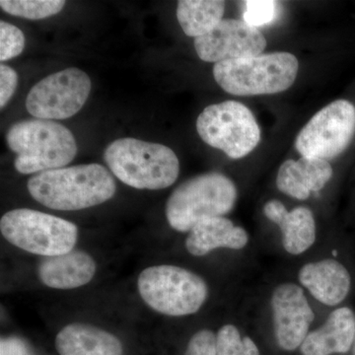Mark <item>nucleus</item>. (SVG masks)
Here are the masks:
<instances>
[{
  "mask_svg": "<svg viewBox=\"0 0 355 355\" xmlns=\"http://www.w3.org/2000/svg\"><path fill=\"white\" fill-rule=\"evenodd\" d=\"M28 191L51 209L81 210L108 202L116 191L113 175L92 163L39 173L30 178Z\"/></svg>",
  "mask_w": 355,
  "mask_h": 355,
  "instance_id": "obj_1",
  "label": "nucleus"
},
{
  "mask_svg": "<svg viewBox=\"0 0 355 355\" xmlns=\"http://www.w3.org/2000/svg\"><path fill=\"white\" fill-rule=\"evenodd\" d=\"M104 159L114 176L137 190L169 188L180 174L179 159L171 148L132 137L110 144Z\"/></svg>",
  "mask_w": 355,
  "mask_h": 355,
  "instance_id": "obj_2",
  "label": "nucleus"
},
{
  "mask_svg": "<svg viewBox=\"0 0 355 355\" xmlns=\"http://www.w3.org/2000/svg\"><path fill=\"white\" fill-rule=\"evenodd\" d=\"M9 149L17 154L14 167L21 174L60 169L77 153L76 137L69 128L53 121H21L6 133Z\"/></svg>",
  "mask_w": 355,
  "mask_h": 355,
  "instance_id": "obj_3",
  "label": "nucleus"
},
{
  "mask_svg": "<svg viewBox=\"0 0 355 355\" xmlns=\"http://www.w3.org/2000/svg\"><path fill=\"white\" fill-rule=\"evenodd\" d=\"M237 198V188L230 178L221 173H205L175 189L166 203V218L178 232H190L203 219L232 211Z\"/></svg>",
  "mask_w": 355,
  "mask_h": 355,
  "instance_id": "obj_4",
  "label": "nucleus"
},
{
  "mask_svg": "<svg viewBox=\"0 0 355 355\" xmlns=\"http://www.w3.org/2000/svg\"><path fill=\"white\" fill-rule=\"evenodd\" d=\"M298 67L297 58L292 53H266L217 62L214 76L229 94H277L291 87L297 77Z\"/></svg>",
  "mask_w": 355,
  "mask_h": 355,
  "instance_id": "obj_5",
  "label": "nucleus"
},
{
  "mask_svg": "<svg viewBox=\"0 0 355 355\" xmlns=\"http://www.w3.org/2000/svg\"><path fill=\"white\" fill-rule=\"evenodd\" d=\"M140 297L151 309L169 317H184L202 309L209 297L200 275L174 265L146 268L137 279Z\"/></svg>",
  "mask_w": 355,
  "mask_h": 355,
  "instance_id": "obj_6",
  "label": "nucleus"
},
{
  "mask_svg": "<svg viewBox=\"0 0 355 355\" xmlns=\"http://www.w3.org/2000/svg\"><path fill=\"white\" fill-rule=\"evenodd\" d=\"M0 231L13 246L46 258L69 253L78 239L76 224L29 209L6 212L0 219Z\"/></svg>",
  "mask_w": 355,
  "mask_h": 355,
  "instance_id": "obj_7",
  "label": "nucleus"
},
{
  "mask_svg": "<svg viewBox=\"0 0 355 355\" xmlns=\"http://www.w3.org/2000/svg\"><path fill=\"white\" fill-rule=\"evenodd\" d=\"M200 139L228 157L241 159L252 153L261 140V130L253 113L237 101L207 107L197 120Z\"/></svg>",
  "mask_w": 355,
  "mask_h": 355,
  "instance_id": "obj_8",
  "label": "nucleus"
},
{
  "mask_svg": "<svg viewBox=\"0 0 355 355\" xmlns=\"http://www.w3.org/2000/svg\"><path fill=\"white\" fill-rule=\"evenodd\" d=\"M355 135V107L338 100L318 112L296 137L303 157L331 160L349 147Z\"/></svg>",
  "mask_w": 355,
  "mask_h": 355,
  "instance_id": "obj_9",
  "label": "nucleus"
},
{
  "mask_svg": "<svg viewBox=\"0 0 355 355\" xmlns=\"http://www.w3.org/2000/svg\"><path fill=\"white\" fill-rule=\"evenodd\" d=\"M91 91L86 72L70 67L44 77L33 86L26 108L36 119L65 120L83 108Z\"/></svg>",
  "mask_w": 355,
  "mask_h": 355,
  "instance_id": "obj_10",
  "label": "nucleus"
},
{
  "mask_svg": "<svg viewBox=\"0 0 355 355\" xmlns=\"http://www.w3.org/2000/svg\"><path fill=\"white\" fill-rule=\"evenodd\" d=\"M275 342L284 352L300 349L310 333L315 313L304 289L293 282L275 286L270 297Z\"/></svg>",
  "mask_w": 355,
  "mask_h": 355,
  "instance_id": "obj_11",
  "label": "nucleus"
},
{
  "mask_svg": "<svg viewBox=\"0 0 355 355\" xmlns=\"http://www.w3.org/2000/svg\"><path fill=\"white\" fill-rule=\"evenodd\" d=\"M266 46L263 33L244 20L223 19L214 29L195 39V49L203 62H220L261 55Z\"/></svg>",
  "mask_w": 355,
  "mask_h": 355,
  "instance_id": "obj_12",
  "label": "nucleus"
},
{
  "mask_svg": "<svg viewBox=\"0 0 355 355\" xmlns=\"http://www.w3.org/2000/svg\"><path fill=\"white\" fill-rule=\"evenodd\" d=\"M298 280L318 302L331 307L340 304L352 286L349 270L335 259L305 263L299 270Z\"/></svg>",
  "mask_w": 355,
  "mask_h": 355,
  "instance_id": "obj_13",
  "label": "nucleus"
},
{
  "mask_svg": "<svg viewBox=\"0 0 355 355\" xmlns=\"http://www.w3.org/2000/svg\"><path fill=\"white\" fill-rule=\"evenodd\" d=\"M263 214L279 226L282 246L292 256L305 253L316 241V221L312 210L308 207H298L288 211L280 200H272L263 207Z\"/></svg>",
  "mask_w": 355,
  "mask_h": 355,
  "instance_id": "obj_14",
  "label": "nucleus"
},
{
  "mask_svg": "<svg viewBox=\"0 0 355 355\" xmlns=\"http://www.w3.org/2000/svg\"><path fill=\"white\" fill-rule=\"evenodd\" d=\"M329 161L313 157L287 160L280 166L277 176V189L284 195L306 200L311 193L323 190L333 177Z\"/></svg>",
  "mask_w": 355,
  "mask_h": 355,
  "instance_id": "obj_15",
  "label": "nucleus"
},
{
  "mask_svg": "<svg viewBox=\"0 0 355 355\" xmlns=\"http://www.w3.org/2000/svg\"><path fill=\"white\" fill-rule=\"evenodd\" d=\"M355 314L349 307L338 308L326 322L310 331L300 347L302 355L347 354L354 345Z\"/></svg>",
  "mask_w": 355,
  "mask_h": 355,
  "instance_id": "obj_16",
  "label": "nucleus"
},
{
  "mask_svg": "<svg viewBox=\"0 0 355 355\" xmlns=\"http://www.w3.org/2000/svg\"><path fill=\"white\" fill-rule=\"evenodd\" d=\"M97 265L86 252L72 250L69 253L49 257L38 268L39 279L53 289H76L88 284L95 277Z\"/></svg>",
  "mask_w": 355,
  "mask_h": 355,
  "instance_id": "obj_17",
  "label": "nucleus"
},
{
  "mask_svg": "<svg viewBox=\"0 0 355 355\" xmlns=\"http://www.w3.org/2000/svg\"><path fill=\"white\" fill-rule=\"evenodd\" d=\"M249 244V234L225 216L210 217L198 222L184 241L187 251L193 257L207 256L225 248L242 250Z\"/></svg>",
  "mask_w": 355,
  "mask_h": 355,
  "instance_id": "obj_18",
  "label": "nucleus"
},
{
  "mask_svg": "<svg viewBox=\"0 0 355 355\" xmlns=\"http://www.w3.org/2000/svg\"><path fill=\"white\" fill-rule=\"evenodd\" d=\"M55 349L60 355H123L121 340L92 324L72 323L58 331Z\"/></svg>",
  "mask_w": 355,
  "mask_h": 355,
  "instance_id": "obj_19",
  "label": "nucleus"
},
{
  "mask_svg": "<svg viewBox=\"0 0 355 355\" xmlns=\"http://www.w3.org/2000/svg\"><path fill=\"white\" fill-rule=\"evenodd\" d=\"M225 11L221 0H181L178 2L177 19L184 34L198 38L220 23Z\"/></svg>",
  "mask_w": 355,
  "mask_h": 355,
  "instance_id": "obj_20",
  "label": "nucleus"
},
{
  "mask_svg": "<svg viewBox=\"0 0 355 355\" xmlns=\"http://www.w3.org/2000/svg\"><path fill=\"white\" fill-rule=\"evenodd\" d=\"M64 0H1L4 12L30 20H41L57 15L64 8Z\"/></svg>",
  "mask_w": 355,
  "mask_h": 355,
  "instance_id": "obj_21",
  "label": "nucleus"
},
{
  "mask_svg": "<svg viewBox=\"0 0 355 355\" xmlns=\"http://www.w3.org/2000/svg\"><path fill=\"white\" fill-rule=\"evenodd\" d=\"M216 338L217 355H261L256 343L250 336H243L235 324L222 326Z\"/></svg>",
  "mask_w": 355,
  "mask_h": 355,
  "instance_id": "obj_22",
  "label": "nucleus"
},
{
  "mask_svg": "<svg viewBox=\"0 0 355 355\" xmlns=\"http://www.w3.org/2000/svg\"><path fill=\"white\" fill-rule=\"evenodd\" d=\"M25 48V36L19 28L0 22V60L6 62L18 57Z\"/></svg>",
  "mask_w": 355,
  "mask_h": 355,
  "instance_id": "obj_23",
  "label": "nucleus"
},
{
  "mask_svg": "<svg viewBox=\"0 0 355 355\" xmlns=\"http://www.w3.org/2000/svg\"><path fill=\"white\" fill-rule=\"evenodd\" d=\"M245 22L254 28L261 27L275 19L277 14V2L270 0H251L245 1Z\"/></svg>",
  "mask_w": 355,
  "mask_h": 355,
  "instance_id": "obj_24",
  "label": "nucleus"
},
{
  "mask_svg": "<svg viewBox=\"0 0 355 355\" xmlns=\"http://www.w3.org/2000/svg\"><path fill=\"white\" fill-rule=\"evenodd\" d=\"M184 355H217V338L214 331L202 329L191 336Z\"/></svg>",
  "mask_w": 355,
  "mask_h": 355,
  "instance_id": "obj_25",
  "label": "nucleus"
},
{
  "mask_svg": "<svg viewBox=\"0 0 355 355\" xmlns=\"http://www.w3.org/2000/svg\"><path fill=\"white\" fill-rule=\"evenodd\" d=\"M18 85V74L8 65H0V108L10 101Z\"/></svg>",
  "mask_w": 355,
  "mask_h": 355,
  "instance_id": "obj_26",
  "label": "nucleus"
},
{
  "mask_svg": "<svg viewBox=\"0 0 355 355\" xmlns=\"http://www.w3.org/2000/svg\"><path fill=\"white\" fill-rule=\"evenodd\" d=\"M352 355H355V336H354V345H352Z\"/></svg>",
  "mask_w": 355,
  "mask_h": 355,
  "instance_id": "obj_27",
  "label": "nucleus"
}]
</instances>
